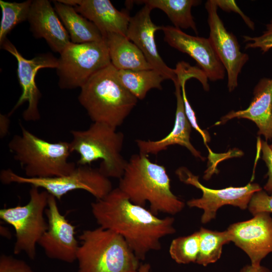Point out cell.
<instances>
[{
  "mask_svg": "<svg viewBox=\"0 0 272 272\" xmlns=\"http://www.w3.org/2000/svg\"><path fill=\"white\" fill-rule=\"evenodd\" d=\"M91 206L99 227L120 235L140 260L149 252L160 250L161 239L176 232L174 218L158 217L131 202L118 187Z\"/></svg>",
  "mask_w": 272,
  "mask_h": 272,
  "instance_id": "obj_1",
  "label": "cell"
},
{
  "mask_svg": "<svg viewBox=\"0 0 272 272\" xmlns=\"http://www.w3.org/2000/svg\"><path fill=\"white\" fill-rule=\"evenodd\" d=\"M118 187L134 204L145 207L148 202L149 210L155 215H174L185 206L171 191L165 167L140 153L132 155L127 161Z\"/></svg>",
  "mask_w": 272,
  "mask_h": 272,
  "instance_id": "obj_2",
  "label": "cell"
},
{
  "mask_svg": "<svg viewBox=\"0 0 272 272\" xmlns=\"http://www.w3.org/2000/svg\"><path fill=\"white\" fill-rule=\"evenodd\" d=\"M138 99L120 82L111 63L93 75L81 88L78 100L93 122L114 128L121 125Z\"/></svg>",
  "mask_w": 272,
  "mask_h": 272,
  "instance_id": "obj_3",
  "label": "cell"
},
{
  "mask_svg": "<svg viewBox=\"0 0 272 272\" xmlns=\"http://www.w3.org/2000/svg\"><path fill=\"white\" fill-rule=\"evenodd\" d=\"M79 239V272H137L141 265L125 239L112 230H85Z\"/></svg>",
  "mask_w": 272,
  "mask_h": 272,
  "instance_id": "obj_4",
  "label": "cell"
},
{
  "mask_svg": "<svg viewBox=\"0 0 272 272\" xmlns=\"http://www.w3.org/2000/svg\"><path fill=\"white\" fill-rule=\"evenodd\" d=\"M21 134L13 136L8 144L10 152L29 178H48L67 175L77 167L68 161L70 143H50L21 125Z\"/></svg>",
  "mask_w": 272,
  "mask_h": 272,
  "instance_id": "obj_5",
  "label": "cell"
},
{
  "mask_svg": "<svg viewBox=\"0 0 272 272\" xmlns=\"http://www.w3.org/2000/svg\"><path fill=\"white\" fill-rule=\"evenodd\" d=\"M71 133V152L80 155L79 165H89L102 160L98 168L105 176L119 179L122 177L127 162L121 153L122 132L105 123L93 122L86 130H72Z\"/></svg>",
  "mask_w": 272,
  "mask_h": 272,
  "instance_id": "obj_6",
  "label": "cell"
},
{
  "mask_svg": "<svg viewBox=\"0 0 272 272\" xmlns=\"http://www.w3.org/2000/svg\"><path fill=\"white\" fill-rule=\"evenodd\" d=\"M49 195L46 190L40 191L39 188L31 186L27 204L0 210V218L15 230L14 254L24 252L29 258H35L36 245L48 227L44 213L48 206Z\"/></svg>",
  "mask_w": 272,
  "mask_h": 272,
  "instance_id": "obj_7",
  "label": "cell"
},
{
  "mask_svg": "<svg viewBox=\"0 0 272 272\" xmlns=\"http://www.w3.org/2000/svg\"><path fill=\"white\" fill-rule=\"evenodd\" d=\"M0 179L6 184H28L43 188L58 200L69 192L78 189L88 192L98 200L105 197L113 189L109 178L102 173L99 168L89 165H79L67 175L48 178H29L20 176L10 169H4L1 172Z\"/></svg>",
  "mask_w": 272,
  "mask_h": 272,
  "instance_id": "obj_8",
  "label": "cell"
},
{
  "mask_svg": "<svg viewBox=\"0 0 272 272\" xmlns=\"http://www.w3.org/2000/svg\"><path fill=\"white\" fill-rule=\"evenodd\" d=\"M111 64L105 41L70 42L60 53L56 69L61 89L81 88L95 74Z\"/></svg>",
  "mask_w": 272,
  "mask_h": 272,
  "instance_id": "obj_9",
  "label": "cell"
},
{
  "mask_svg": "<svg viewBox=\"0 0 272 272\" xmlns=\"http://www.w3.org/2000/svg\"><path fill=\"white\" fill-rule=\"evenodd\" d=\"M175 173L181 181L192 185L202 191L200 198L188 200L187 205L190 208H197L203 210L200 219L202 224L208 223L215 219L218 210L224 206L231 205L241 210L247 209L254 193L262 190L258 184L250 183L242 187L211 189L203 185L199 182L198 176L193 174L186 167H179Z\"/></svg>",
  "mask_w": 272,
  "mask_h": 272,
  "instance_id": "obj_10",
  "label": "cell"
},
{
  "mask_svg": "<svg viewBox=\"0 0 272 272\" xmlns=\"http://www.w3.org/2000/svg\"><path fill=\"white\" fill-rule=\"evenodd\" d=\"M1 47L13 55L17 61V75L22 93L12 110L10 116L22 105L27 102V108L23 113L24 120L37 121L40 118L38 104L41 97V93L35 82L38 71L43 68L56 69L58 58L50 52L38 54L31 59H27L17 50L15 46L8 39Z\"/></svg>",
  "mask_w": 272,
  "mask_h": 272,
  "instance_id": "obj_11",
  "label": "cell"
},
{
  "mask_svg": "<svg viewBox=\"0 0 272 272\" xmlns=\"http://www.w3.org/2000/svg\"><path fill=\"white\" fill-rule=\"evenodd\" d=\"M205 8L210 28L209 39L227 72V86L229 91L232 92L238 86L239 75L249 57L241 51L235 36L224 26L218 14V7L215 0L207 1Z\"/></svg>",
  "mask_w": 272,
  "mask_h": 272,
  "instance_id": "obj_12",
  "label": "cell"
},
{
  "mask_svg": "<svg viewBox=\"0 0 272 272\" xmlns=\"http://www.w3.org/2000/svg\"><path fill=\"white\" fill-rule=\"evenodd\" d=\"M253 216L250 220L230 225L227 231L230 241L246 253L251 265L258 267L272 252V217L265 212Z\"/></svg>",
  "mask_w": 272,
  "mask_h": 272,
  "instance_id": "obj_13",
  "label": "cell"
},
{
  "mask_svg": "<svg viewBox=\"0 0 272 272\" xmlns=\"http://www.w3.org/2000/svg\"><path fill=\"white\" fill-rule=\"evenodd\" d=\"M56 199L49 194L45 212L48 227L38 244L48 258L73 263L77 260L80 245L75 237L76 228L60 213Z\"/></svg>",
  "mask_w": 272,
  "mask_h": 272,
  "instance_id": "obj_14",
  "label": "cell"
},
{
  "mask_svg": "<svg viewBox=\"0 0 272 272\" xmlns=\"http://www.w3.org/2000/svg\"><path fill=\"white\" fill-rule=\"evenodd\" d=\"M164 40L171 47L194 59L211 81L223 80L225 69L209 38L192 36L174 26H162Z\"/></svg>",
  "mask_w": 272,
  "mask_h": 272,
  "instance_id": "obj_15",
  "label": "cell"
},
{
  "mask_svg": "<svg viewBox=\"0 0 272 272\" xmlns=\"http://www.w3.org/2000/svg\"><path fill=\"white\" fill-rule=\"evenodd\" d=\"M152 10L144 5L130 18L126 37L140 49L154 69L160 72L166 80L174 82L176 78L174 69L165 63L158 51L155 35L158 30H162V26L156 25L152 22L150 16Z\"/></svg>",
  "mask_w": 272,
  "mask_h": 272,
  "instance_id": "obj_16",
  "label": "cell"
},
{
  "mask_svg": "<svg viewBox=\"0 0 272 272\" xmlns=\"http://www.w3.org/2000/svg\"><path fill=\"white\" fill-rule=\"evenodd\" d=\"M27 21L33 36L43 38L54 52L60 54L71 42L68 32L49 1H32Z\"/></svg>",
  "mask_w": 272,
  "mask_h": 272,
  "instance_id": "obj_17",
  "label": "cell"
},
{
  "mask_svg": "<svg viewBox=\"0 0 272 272\" xmlns=\"http://www.w3.org/2000/svg\"><path fill=\"white\" fill-rule=\"evenodd\" d=\"M94 23L103 37L108 33L126 36L130 19L125 11L116 9L109 0H59Z\"/></svg>",
  "mask_w": 272,
  "mask_h": 272,
  "instance_id": "obj_18",
  "label": "cell"
},
{
  "mask_svg": "<svg viewBox=\"0 0 272 272\" xmlns=\"http://www.w3.org/2000/svg\"><path fill=\"white\" fill-rule=\"evenodd\" d=\"M173 83L175 88L176 109L173 129L167 135L160 140H136L139 153L147 156L150 154L156 155L170 146L179 145L187 148L194 157L203 160L205 158L200 153L190 142L191 126L185 114L181 86L177 80Z\"/></svg>",
  "mask_w": 272,
  "mask_h": 272,
  "instance_id": "obj_19",
  "label": "cell"
},
{
  "mask_svg": "<svg viewBox=\"0 0 272 272\" xmlns=\"http://www.w3.org/2000/svg\"><path fill=\"white\" fill-rule=\"evenodd\" d=\"M234 118H245L254 122L258 134L266 140L272 139V77L261 79L253 90V97L245 110L231 111L216 124H223Z\"/></svg>",
  "mask_w": 272,
  "mask_h": 272,
  "instance_id": "obj_20",
  "label": "cell"
},
{
  "mask_svg": "<svg viewBox=\"0 0 272 272\" xmlns=\"http://www.w3.org/2000/svg\"><path fill=\"white\" fill-rule=\"evenodd\" d=\"M111 63L117 70L153 69L140 49L125 36L108 33L103 36Z\"/></svg>",
  "mask_w": 272,
  "mask_h": 272,
  "instance_id": "obj_21",
  "label": "cell"
},
{
  "mask_svg": "<svg viewBox=\"0 0 272 272\" xmlns=\"http://www.w3.org/2000/svg\"><path fill=\"white\" fill-rule=\"evenodd\" d=\"M53 7L70 37L71 42L80 44L104 41L100 30L72 6L53 1Z\"/></svg>",
  "mask_w": 272,
  "mask_h": 272,
  "instance_id": "obj_22",
  "label": "cell"
},
{
  "mask_svg": "<svg viewBox=\"0 0 272 272\" xmlns=\"http://www.w3.org/2000/svg\"><path fill=\"white\" fill-rule=\"evenodd\" d=\"M135 3L148 5L152 9L164 12L176 28L192 29L196 34L197 29L191 12L192 7L200 3L197 0H140Z\"/></svg>",
  "mask_w": 272,
  "mask_h": 272,
  "instance_id": "obj_23",
  "label": "cell"
},
{
  "mask_svg": "<svg viewBox=\"0 0 272 272\" xmlns=\"http://www.w3.org/2000/svg\"><path fill=\"white\" fill-rule=\"evenodd\" d=\"M121 84L138 99H144L152 89H162V83L166 80L159 71L153 69L143 70H117Z\"/></svg>",
  "mask_w": 272,
  "mask_h": 272,
  "instance_id": "obj_24",
  "label": "cell"
},
{
  "mask_svg": "<svg viewBox=\"0 0 272 272\" xmlns=\"http://www.w3.org/2000/svg\"><path fill=\"white\" fill-rule=\"evenodd\" d=\"M198 231L199 250L196 263L206 266L220 258L224 245L231 241L227 230L220 232L201 227Z\"/></svg>",
  "mask_w": 272,
  "mask_h": 272,
  "instance_id": "obj_25",
  "label": "cell"
},
{
  "mask_svg": "<svg viewBox=\"0 0 272 272\" xmlns=\"http://www.w3.org/2000/svg\"><path fill=\"white\" fill-rule=\"evenodd\" d=\"M32 1L9 2L0 0L2 17L0 24V45L18 24L28 20Z\"/></svg>",
  "mask_w": 272,
  "mask_h": 272,
  "instance_id": "obj_26",
  "label": "cell"
},
{
  "mask_svg": "<svg viewBox=\"0 0 272 272\" xmlns=\"http://www.w3.org/2000/svg\"><path fill=\"white\" fill-rule=\"evenodd\" d=\"M199 250V233L174 239L169 247L171 258L178 264L196 263Z\"/></svg>",
  "mask_w": 272,
  "mask_h": 272,
  "instance_id": "obj_27",
  "label": "cell"
},
{
  "mask_svg": "<svg viewBox=\"0 0 272 272\" xmlns=\"http://www.w3.org/2000/svg\"><path fill=\"white\" fill-rule=\"evenodd\" d=\"M243 37L244 42L246 43V49L258 48L263 53L267 52L272 48V19L266 25V30L260 36L251 37L244 35Z\"/></svg>",
  "mask_w": 272,
  "mask_h": 272,
  "instance_id": "obj_28",
  "label": "cell"
},
{
  "mask_svg": "<svg viewBox=\"0 0 272 272\" xmlns=\"http://www.w3.org/2000/svg\"><path fill=\"white\" fill-rule=\"evenodd\" d=\"M247 209L253 216L262 212L272 213V193L269 195L262 190L256 192L252 196Z\"/></svg>",
  "mask_w": 272,
  "mask_h": 272,
  "instance_id": "obj_29",
  "label": "cell"
},
{
  "mask_svg": "<svg viewBox=\"0 0 272 272\" xmlns=\"http://www.w3.org/2000/svg\"><path fill=\"white\" fill-rule=\"evenodd\" d=\"M0 272H34L24 260L11 255L0 256Z\"/></svg>",
  "mask_w": 272,
  "mask_h": 272,
  "instance_id": "obj_30",
  "label": "cell"
},
{
  "mask_svg": "<svg viewBox=\"0 0 272 272\" xmlns=\"http://www.w3.org/2000/svg\"><path fill=\"white\" fill-rule=\"evenodd\" d=\"M260 149L262 153V159L265 162L268 168V180L263 188L265 191L269 193H272V150L269 148L266 142L260 141Z\"/></svg>",
  "mask_w": 272,
  "mask_h": 272,
  "instance_id": "obj_31",
  "label": "cell"
},
{
  "mask_svg": "<svg viewBox=\"0 0 272 272\" xmlns=\"http://www.w3.org/2000/svg\"><path fill=\"white\" fill-rule=\"evenodd\" d=\"M218 7L224 11L234 12L239 14L247 26L252 30H254L255 25L254 22L245 15L239 9L235 1L230 0H215Z\"/></svg>",
  "mask_w": 272,
  "mask_h": 272,
  "instance_id": "obj_32",
  "label": "cell"
},
{
  "mask_svg": "<svg viewBox=\"0 0 272 272\" xmlns=\"http://www.w3.org/2000/svg\"><path fill=\"white\" fill-rule=\"evenodd\" d=\"M9 116L1 114L0 116V135L1 138L5 137L9 131L10 120Z\"/></svg>",
  "mask_w": 272,
  "mask_h": 272,
  "instance_id": "obj_33",
  "label": "cell"
},
{
  "mask_svg": "<svg viewBox=\"0 0 272 272\" xmlns=\"http://www.w3.org/2000/svg\"><path fill=\"white\" fill-rule=\"evenodd\" d=\"M239 272H271L270 270L264 266L255 267L251 264L244 265Z\"/></svg>",
  "mask_w": 272,
  "mask_h": 272,
  "instance_id": "obj_34",
  "label": "cell"
},
{
  "mask_svg": "<svg viewBox=\"0 0 272 272\" xmlns=\"http://www.w3.org/2000/svg\"><path fill=\"white\" fill-rule=\"evenodd\" d=\"M137 272H152L151 266L148 263L141 264Z\"/></svg>",
  "mask_w": 272,
  "mask_h": 272,
  "instance_id": "obj_35",
  "label": "cell"
},
{
  "mask_svg": "<svg viewBox=\"0 0 272 272\" xmlns=\"http://www.w3.org/2000/svg\"><path fill=\"white\" fill-rule=\"evenodd\" d=\"M269 148H270V149L272 150V143L271 145H269Z\"/></svg>",
  "mask_w": 272,
  "mask_h": 272,
  "instance_id": "obj_36",
  "label": "cell"
}]
</instances>
